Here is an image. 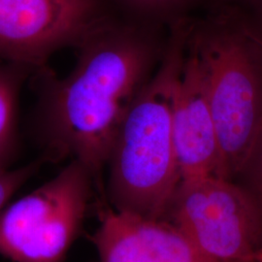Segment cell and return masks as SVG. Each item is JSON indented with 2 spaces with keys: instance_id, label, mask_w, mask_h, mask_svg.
Listing matches in <instances>:
<instances>
[{
  "instance_id": "8992f818",
  "label": "cell",
  "mask_w": 262,
  "mask_h": 262,
  "mask_svg": "<svg viewBox=\"0 0 262 262\" xmlns=\"http://www.w3.org/2000/svg\"><path fill=\"white\" fill-rule=\"evenodd\" d=\"M115 17L109 0H0V58L45 69L55 52Z\"/></svg>"
},
{
  "instance_id": "52a82bcc",
  "label": "cell",
  "mask_w": 262,
  "mask_h": 262,
  "mask_svg": "<svg viewBox=\"0 0 262 262\" xmlns=\"http://www.w3.org/2000/svg\"><path fill=\"white\" fill-rule=\"evenodd\" d=\"M173 137L180 181L223 178L206 77L187 39L173 109Z\"/></svg>"
},
{
  "instance_id": "6da1fadb",
  "label": "cell",
  "mask_w": 262,
  "mask_h": 262,
  "mask_svg": "<svg viewBox=\"0 0 262 262\" xmlns=\"http://www.w3.org/2000/svg\"><path fill=\"white\" fill-rule=\"evenodd\" d=\"M150 42L141 23L115 17L77 46L75 67L66 78L40 70L37 122L48 159L78 160L102 188L118 132L150 80Z\"/></svg>"
},
{
  "instance_id": "ba28073f",
  "label": "cell",
  "mask_w": 262,
  "mask_h": 262,
  "mask_svg": "<svg viewBox=\"0 0 262 262\" xmlns=\"http://www.w3.org/2000/svg\"><path fill=\"white\" fill-rule=\"evenodd\" d=\"M91 241L100 262H211L173 223L100 207Z\"/></svg>"
},
{
  "instance_id": "30bf717a",
  "label": "cell",
  "mask_w": 262,
  "mask_h": 262,
  "mask_svg": "<svg viewBox=\"0 0 262 262\" xmlns=\"http://www.w3.org/2000/svg\"><path fill=\"white\" fill-rule=\"evenodd\" d=\"M115 11L125 19L141 23L145 19L182 18L179 13L191 0H109Z\"/></svg>"
},
{
  "instance_id": "5b68a950",
  "label": "cell",
  "mask_w": 262,
  "mask_h": 262,
  "mask_svg": "<svg viewBox=\"0 0 262 262\" xmlns=\"http://www.w3.org/2000/svg\"><path fill=\"white\" fill-rule=\"evenodd\" d=\"M172 223L211 262H262V216L243 187L221 177L182 180Z\"/></svg>"
},
{
  "instance_id": "8fae6325",
  "label": "cell",
  "mask_w": 262,
  "mask_h": 262,
  "mask_svg": "<svg viewBox=\"0 0 262 262\" xmlns=\"http://www.w3.org/2000/svg\"><path fill=\"white\" fill-rule=\"evenodd\" d=\"M238 175H242L244 181L240 187L252 197L262 216V130Z\"/></svg>"
},
{
  "instance_id": "277c9868",
  "label": "cell",
  "mask_w": 262,
  "mask_h": 262,
  "mask_svg": "<svg viewBox=\"0 0 262 262\" xmlns=\"http://www.w3.org/2000/svg\"><path fill=\"white\" fill-rule=\"evenodd\" d=\"M94 177L72 159L55 178L0 211V254L13 262H66L81 232Z\"/></svg>"
},
{
  "instance_id": "7a4b0ae2",
  "label": "cell",
  "mask_w": 262,
  "mask_h": 262,
  "mask_svg": "<svg viewBox=\"0 0 262 262\" xmlns=\"http://www.w3.org/2000/svg\"><path fill=\"white\" fill-rule=\"evenodd\" d=\"M162 61L118 132L108 161V196L118 211L163 219L180 183L173 109L185 56L186 19L172 23Z\"/></svg>"
},
{
  "instance_id": "4fadbf2b",
  "label": "cell",
  "mask_w": 262,
  "mask_h": 262,
  "mask_svg": "<svg viewBox=\"0 0 262 262\" xmlns=\"http://www.w3.org/2000/svg\"><path fill=\"white\" fill-rule=\"evenodd\" d=\"M256 9L258 11V14H259V17L262 20V0H253Z\"/></svg>"
},
{
  "instance_id": "3957f363",
  "label": "cell",
  "mask_w": 262,
  "mask_h": 262,
  "mask_svg": "<svg viewBox=\"0 0 262 262\" xmlns=\"http://www.w3.org/2000/svg\"><path fill=\"white\" fill-rule=\"evenodd\" d=\"M187 23V39L203 67L223 178L238 176L262 130V37L233 8Z\"/></svg>"
},
{
  "instance_id": "7c38bea8",
  "label": "cell",
  "mask_w": 262,
  "mask_h": 262,
  "mask_svg": "<svg viewBox=\"0 0 262 262\" xmlns=\"http://www.w3.org/2000/svg\"><path fill=\"white\" fill-rule=\"evenodd\" d=\"M46 159L47 158H44L19 168L0 170V211L6 206L19 187L37 172Z\"/></svg>"
},
{
  "instance_id": "9c48e42d",
  "label": "cell",
  "mask_w": 262,
  "mask_h": 262,
  "mask_svg": "<svg viewBox=\"0 0 262 262\" xmlns=\"http://www.w3.org/2000/svg\"><path fill=\"white\" fill-rule=\"evenodd\" d=\"M28 70L11 62L0 66V170L9 168L17 150L19 94Z\"/></svg>"
}]
</instances>
